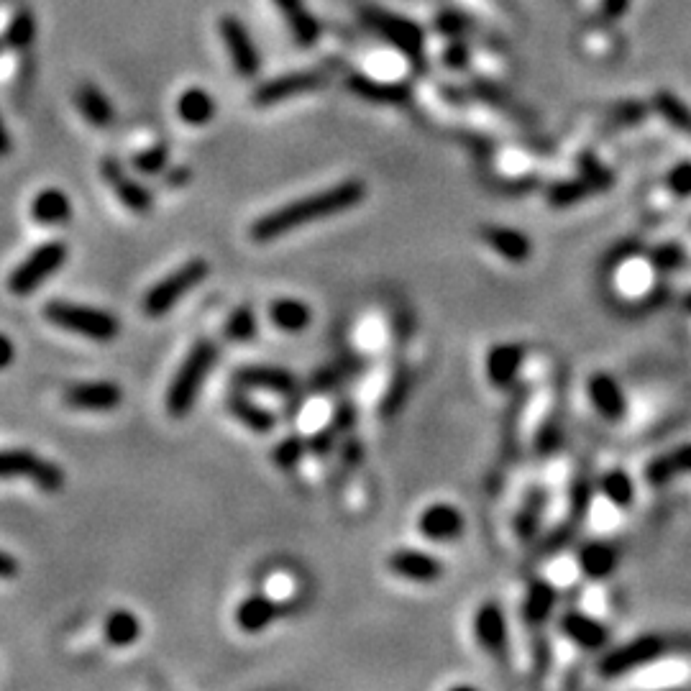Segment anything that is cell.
Wrapping results in <instances>:
<instances>
[{
  "label": "cell",
  "mask_w": 691,
  "mask_h": 691,
  "mask_svg": "<svg viewBox=\"0 0 691 691\" xmlns=\"http://www.w3.org/2000/svg\"><path fill=\"white\" fill-rule=\"evenodd\" d=\"M589 502H592V484H589L587 474H579L574 489H571V528L579 523L581 517H587Z\"/></svg>",
  "instance_id": "41"
},
{
  "label": "cell",
  "mask_w": 691,
  "mask_h": 691,
  "mask_svg": "<svg viewBox=\"0 0 691 691\" xmlns=\"http://www.w3.org/2000/svg\"><path fill=\"white\" fill-rule=\"evenodd\" d=\"M333 446H336V430L326 428V430H320V433H315V436L310 438L308 453H313V456H328Z\"/></svg>",
  "instance_id": "44"
},
{
  "label": "cell",
  "mask_w": 691,
  "mask_h": 691,
  "mask_svg": "<svg viewBox=\"0 0 691 691\" xmlns=\"http://www.w3.org/2000/svg\"><path fill=\"white\" fill-rule=\"evenodd\" d=\"M599 487H602L604 497L617 507H630V502L635 500V487L625 471H610V474H604Z\"/></svg>",
  "instance_id": "37"
},
{
  "label": "cell",
  "mask_w": 691,
  "mask_h": 691,
  "mask_svg": "<svg viewBox=\"0 0 691 691\" xmlns=\"http://www.w3.org/2000/svg\"><path fill=\"white\" fill-rule=\"evenodd\" d=\"M49 326L59 331L75 333L80 338H90L98 343H111L121 336V320L118 315L108 313L103 308H90V305H77L70 300H49L41 310Z\"/></svg>",
  "instance_id": "3"
},
{
  "label": "cell",
  "mask_w": 691,
  "mask_h": 691,
  "mask_svg": "<svg viewBox=\"0 0 691 691\" xmlns=\"http://www.w3.org/2000/svg\"><path fill=\"white\" fill-rule=\"evenodd\" d=\"M561 633L569 640H574L584 651H599L610 640V633H607L602 622L584 615V612H566L561 617Z\"/></svg>",
  "instance_id": "22"
},
{
  "label": "cell",
  "mask_w": 691,
  "mask_h": 691,
  "mask_svg": "<svg viewBox=\"0 0 691 691\" xmlns=\"http://www.w3.org/2000/svg\"><path fill=\"white\" fill-rule=\"evenodd\" d=\"M558 441H561V430L556 423H548L538 436V453H553L558 448Z\"/></svg>",
  "instance_id": "46"
},
{
  "label": "cell",
  "mask_w": 691,
  "mask_h": 691,
  "mask_svg": "<svg viewBox=\"0 0 691 691\" xmlns=\"http://www.w3.org/2000/svg\"><path fill=\"white\" fill-rule=\"evenodd\" d=\"M651 262L658 272H671V269L681 267V262H684V251H681L676 244L658 246V249L653 251Z\"/></svg>",
  "instance_id": "42"
},
{
  "label": "cell",
  "mask_w": 691,
  "mask_h": 691,
  "mask_svg": "<svg viewBox=\"0 0 691 691\" xmlns=\"http://www.w3.org/2000/svg\"><path fill=\"white\" fill-rule=\"evenodd\" d=\"M11 151H13L11 131H8L6 123H3V118H0V157H8Z\"/></svg>",
  "instance_id": "51"
},
{
  "label": "cell",
  "mask_w": 691,
  "mask_h": 691,
  "mask_svg": "<svg viewBox=\"0 0 691 691\" xmlns=\"http://www.w3.org/2000/svg\"><path fill=\"white\" fill-rule=\"evenodd\" d=\"M617 566V551L612 543L592 541L579 551V569L589 579H607Z\"/></svg>",
  "instance_id": "27"
},
{
  "label": "cell",
  "mask_w": 691,
  "mask_h": 691,
  "mask_svg": "<svg viewBox=\"0 0 691 691\" xmlns=\"http://www.w3.org/2000/svg\"><path fill=\"white\" fill-rule=\"evenodd\" d=\"M364 21L372 26L379 36H384V39L390 41L392 47L400 49L415 67H423L425 36L418 24H413V21H407V18L402 16H395V13L377 11V8L366 11Z\"/></svg>",
  "instance_id": "7"
},
{
  "label": "cell",
  "mask_w": 691,
  "mask_h": 691,
  "mask_svg": "<svg viewBox=\"0 0 691 691\" xmlns=\"http://www.w3.org/2000/svg\"><path fill=\"white\" fill-rule=\"evenodd\" d=\"M13 361H16V343L6 333H0V372H6Z\"/></svg>",
  "instance_id": "49"
},
{
  "label": "cell",
  "mask_w": 691,
  "mask_h": 691,
  "mask_svg": "<svg viewBox=\"0 0 691 691\" xmlns=\"http://www.w3.org/2000/svg\"><path fill=\"white\" fill-rule=\"evenodd\" d=\"M310 320H313V310L295 297H282L269 305V323L282 333H302L310 328Z\"/></svg>",
  "instance_id": "25"
},
{
  "label": "cell",
  "mask_w": 691,
  "mask_h": 691,
  "mask_svg": "<svg viewBox=\"0 0 691 691\" xmlns=\"http://www.w3.org/2000/svg\"><path fill=\"white\" fill-rule=\"evenodd\" d=\"M482 241L494 254H500L502 259H507L512 264H525L530 259V254H533V244H530L528 236L515 231V228L484 226Z\"/></svg>",
  "instance_id": "19"
},
{
  "label": "cell",
  "mask_w": 691,
  "mask_h": 691,
  "mask_svg": "<svg viewBox=\"0 0 691 691\" xmlns=\"http://www.w3.org/2000/svg\"><path fill=\"white\" fill-rule=\"evenodd\" d=\"M543 507H546V494L538 492V489H533L523 500V507H520L515 520V530L523 541H533L538 528H541Z\"/></svg>",
  "instance_id": "34"
},
{
  "label": "cell",
  "mask_w": 691,
  "mask_h": 691,
  "mask_svg": "<svg viewBox=\"0 0 691 691\" xmlns=\"http://www.w3.org/2000/svg\"><path fill=\"white\" fill-rule=\"evenodd\" d=\"M236 384L244 390H264L277 392V395H292L297 390V382L287 369L279 366H249L236 374Z\"/></svg>",
  "instance_id": "21"
},
{
  "label": "cell",
  "mask_w": 691,
  "mask_h": 691,
  "mask_svg": "<svg viewBox=\"0 0 691 691\" xmlns=\"http://www.w3.org/2000/svg\"><path fill=\"white\" fill-rule=\"evenodd\" d=\"M105 643L113 648H128L141 638V620L128 610H116L105 617L103 625Z\"/></svg>",
  "instance_id": "31"
},
{
  "label": "cell",
  "mask_w": 691,
  "mask_h": 691,
  "mask_svg": "<svg viewBox=\"0 0 691 691\" xmlns=\"http://www.w3.org/2000/svg\"><path fill=\"white\" fill-rule=\"evenodd\" d=\"M215 361H218V346L210 338H200L167 387L164 405H167L169 418L182 420L195 410V402L208 382V374L213 372Z\"/></svg>",
  "instance_id": "2"
},
{
  "label": "cell",
  "mask_w": 691,
  "mask_h": 691,
  "mask_svg": "<svg viewBox=\"0 0 691 691\" xmlns=\"http://www.w3.org/2000/svg\"><path fill=\"white\" fill-rule=\"evenodd\" d=\"M556 610V589L548 581H533L523 602V617L530 628H538Z\"/></svg>",
  "instance_id": "28"
},
{
  "label": "cell",
  "mask_w": 691,
  "mask_h": 691,
  "mask_svg": "<svg viewBox=\"0 0 691 691\" xmlns=\"http://www.w3.org/2000/svg\"><path fill=\"white\" fill-rule=\"evenodd\" d=\"M218 29H221L223 44H226L228 54H231L233 67L244 77L256 75V72H259V52H256L254 41H251L246 26L241 24L236 16H223Z\"/></svg>",
  "instance_id": "13"
},
{
  "label": "cell",
  "mask_w": 691,
  "mask_h": 691,
  "mask_svg": "<svg viewBox=\"0 0 691 691\" xmlns=\"http://www.w3.org/2000/svg\"><path fill=\"white\" fill-rule=\"evenodd\" d=\"M474 635L489 656L500 658V661L507 658V638L510 635H507V620L500 604L487 602L479 607L477 615H474Z\"/></svg>",
  "instance_id": "14"
},
{
  "label": "cell",
  "mask_w": 691,
  "mask_h": 691,
  "mask_svg": "<svg viewBox=\"0 0 691 691\" xmlns=\"http://www.w3.org/2000/svg\"><path fill=\"white\" fill-rule=\"evenodd\" d=\"M0 479H31L41 492L57 494L67 484V474L57 461L41 459L29 448H3L0 451Z\"/></svg>",
  "instance_id": "6"
},
{
  "label": "cell",
  "mask_w": 691,
  "mask_h": 691,
  "mask_svg": "<svg viewBox=\"0 0 691 691\" xmlns=\"http://www.w3.org/2000/svg\"><path fill=\"white\" fill-rule=\"evenodd\" d=\"M525 349L520 343H502L494 346L487 356V377L494 387H510L523 369Z\"/></svg>",
  "instance_id": "23"
},
{
  "label": "cell",
  "mask_w": 691,
  "mask_h": 691,
  "mask_svg": "<svg viewBox=\"0 0 691 691\" xmlns=\"http://www.w3.org/2000/svg\"><path fill=\"white\" fill-rule=\"evenodd\" d=\"M666 185H668V190L674 192V195H679V198H689L691 195V162L676 164V167L668 172Z\"/></svg>",
  "instance_id": "43"
},
{
  "label": "cell",
  "mask_w": 691,
  "mask_h": 691,
  "mask_svg": "<svg viewBox=\"0 0 691 691\" xmlns=\"http://www.w3.org/2000/svg\"><path fill=\"white\" fill-rule=\"evenodd\" d=\"M581 177L571 182H561V185H553L548 192V200H551L553 208H571V205L581 203L584 198L594 195V192H602L612 185V175L604 167H599L592 157H581Z\"/></svg>",
  "instance_id": "10"
},
{
  "label": "cell",
  "mask_w": 691,
  "mask_h": 691,
  "mask_svg": "<svg viewBox=\"0 0 691 691\" xmlns=\"http://www.w3.org/2000/svg\"><path fill=\"white\" fill-rule=\"evenodd\" d=\"M100 175H103L105 185L116 192L118 203H121L123 208L131 210V213L144 215L154 208L151 192L146 190L141 182H136L134 177H128V172L123 169V164L118 162L116 157H105L103 162H100Z\"/></svg>",
  "instance_id": "11"
},
{
  "label": "cell",
  "mask_w": 691,
  "mask_h": 691,
  "mask_svg": "<svg viewBox=\"0 0 691 691\" xmlns=\"http://www.w3.org/2000/svg\"><path fill=\"white\" fill-rule=\"evenodd\" d=\"M169 162V151L164 144H157V146H149V149L139 151L134 157V167L139 169L141 175H162L164 167H167Z\"/></svg>",
  "instance_id": "40"
},
{
  "label": "cell",
  "mask_w": 691,
  "mask_h": 691,
  "mask_svg": "<svg viewBox=\"0 0 691 691\" xmlns=\"http://www.w3.org/2000/svg\"><path fill=\"white\" fill-rule=\"evenodd\" d=\"M285 610V602L264 597V594H254V597L244 599V602L239 604V610H236V625L249 635L264 633L272 622H277L279 617L285 615Z\"/></svg>",
  "instance_id": "15"
},
{
  "label": "cell",
  "mask_w": 691,
  "mask_h": 691,
  "mask_svg": "<svg viewBox=\"0 0 691 691\" xmlns=\"http://www.w3.org/2000/svg\"><path fill=\"white\" fill-rule=\"evenodd\" d=\"M228 410L236 420H239L244 428H249L251 433H259V436H267L274 430V415L267 413L264 407L254 405L249 397L244 395H231L228 397Z\"/></svg>",
  "instance_id": "32"
},
{
  "label": "cell",
  "mask_w": 691,
  "mask_h": 691,
  "mask_svg": "<svg viewBox=\"0 0 691 691\" xmlns=\"http://www.w3.org/2000/svg\"><path fill=\"white\" fill-rule=\"evenodd\" d=\"M72 215H75V205L70 195L59 187H44L31 200V218L39 226H64L72 221Z\"/></svg>",
  "instance_id": "17"
},
{
  "label": "cell",
  "mask_w": 691,
  "mask_h": 691,
  "mask_svg": "<svg viewBox=\"0 0 691 691\" xmlns=\"http://www.w3.org/2000/svg\"><path fill=\"white\" fill-rule=\"evenodd\" d=\"M279 8H282V13H285L287 24H290L292 29V36H295V41L300 44V47H310V44H315L320 36V24L318 18L310 16L308 11H305V6H302V0H274Z\"/></svg>",
  "instance_id": "29"
},
{
  "label": "cell",
  "mask_w": 691,
  "mask_h": 691,
  "mask_svg": "<svg viewBox=\"0 0 691 691\" xmlns=\"http://www.w3.org/2000/svg\"><path fill=\"white\" fill-rule=\"evenodd\" d=\"M21 574V564H18V558L13 556V553L3 551L0 548V581H11L16 579V576Z\"/></svg>",
  "instance_id": "47"
},
{
  "label": "cell",
  "mask_w": 691,
  "mask_h": 691,
  "mask_svg": "<svg viewBox=\"0 0 691 691\" xmlns=\"http://www.w3.org/2000/svg\"><path fill=\"white\" fill-rule=\"evenodd\" d=\"M323 82H326L323 72H315V70L290 72V75H285V77L264 82L262 88L256 90L251 100H254V105H259V108H267V105L285 103V100L295 98V95L310 93V90L320 88Z\"/></svg>",
  "instance_id": "12"
},
{
  "label": "cell",
  "mask_w": 691,
  "mask_h": 691,
  "mask_svg": "<svg viewBox=\"0 0 691 691\" xmlns=\"http://www.w3.org/2000/svg\"><path fill=\"white\" fill-rule=\"evenodd\" d=\"M177 116L187 126H208L215 116V103L208 90L190 88L177 100Z\"/></svg>",
  "instance_id": "30"
},
{
  "label": "cell",
  "mask_w": 691,
  "mask_h": 691,
  "mask_svg": "<svg viewBox=\"0 0 691 691\" xmlns=\"http://www.w3.org/2000/svg\"><path fill=\"white\" fill-rule=\"evenodd\" d=\"M259 336V323L249 305L233 310L226 320V338L233 343H249Z\"/></svg>",
  "instance_id": "36"
},
{
  "label": "cell",
  "mask_w": 691,
  "mask_h": 691,
  "mask_svg": "<svg viewBox=\"0 0 691 691\" xmlns=\"http://www.w3.org/2000/svg\"><path fill=\"white\" fill-rule=\"evenodd\" d=\"M210 274V264L200 256L190 259V262L182 264L180 269H175L172 274H167L164 279H159L157 285L149 287V292L141 300V310H144L146 318H164L167 313L180 305L182 297L190 295L192 290H198Z\"/></svg>",
  "instance_id": "5"
},
{
  "label": "cell",
  "mask_w": 691,
  "mask_h": 691,
  "mask_svg": "<svg viewBox=\"0 0 691 691\" xmlns=\"http://www.w3.org/2000/svg\"><path fill=\"white\" fill-rule=\"evenodd\" d=\"M390 571L395 576H402L407 581H418V584H430V581L441 579L443 564L438 558L423 551H397L390 556Z\"/></svg>",
  "instance_id": "18"
},
{
  "label": "cell",
  "mask_w": 691,
  "mask_h": 691,
  "mask_svg": "<svg viewBox=\"0 0 691 691\" xmlns=\"http://www.w3.org/2000/svg\"><path fill=\"white\" fill-rule=\"evenodd\" d=\"M446 64L448 67H456V70L466 67V64H469V49L461 47V44H453V47H448L446 49Z\"/></svg>",
  "instance_id": "50"
},
{
  "label": "cell",
  "mask_w": 691,
  "mask_h": 691,
  "mask_svg": "<svg viewBox=\"0 0 691 691\" xmlns=\"http://www.w3.org/2000/svg\"><path fill=\"white\" fill-rule=\"evenodd\" d=\"M354 418H356L354 407H351V405H341L336 410V415H333L331 428L336 430V433H343V430H349L351 425H354Z\"/></svg>",
  "instance_id": "48"
},
{
  "label": "cell",
  "mask_w": 691,
  "mask_h": 691,
  "mask_svg": "<svg viewBox=\"0 0 691 691\" xmlns=\"http://www.w3.org/2000/svg\"><path fill=\"white\" fill-rule=\"evenodd\" d=\"M75 105L80 116L93 128H108L116 121V108L108 100V95L100 88H95V85H90V82L75 90Z\"/></svg>",
  "instance_id": "24"
},
{
  "label": "cell",
  "mask_w": 691,
  "mask_h": 691,
  "mask_svg": "<svg viewBox=\"0 0 691 691\" xmlns=\"http://www.w3.org/2000/svg\"><path fill=\"white\" fill-rule=\"evenodd\" d=\"M436 26L443 31V34L461 36L466 29H469V21H466L464 13H443V16L438 18Z\"/></svg>",
  "instance_id": "45"
},
{
  "label": "cell",
  "mask_w": 691,
  "mask_h": 691,
  "mask_svg": "<svg viewBox=\"0 0 691 691\" xmlns=\"http://www.w3.org/2000/svg\"><path fill=\"white\" fill-rule=\"evenodd\" d=\"M656 108L661 111V116L666 118L671 126L679 128V131H684V134L691 136V111L686 108L684 103H681L679 98H676L674 93H658L656 95Z\"/></svg>",
  "instance_id": "38"
},
{
  "label": "cell",
  "mask_w": 691,
  "mask_h": 691,
  "mask_svg": "<svg viewBox=\"0 0 691 691\" xmlns=\"http://www.w3.org/2000/svg\"><path fill=\"white\" fill-rule=\"evenodd\" d=\"M666 651V645L658 635H645V638L633 640V643L622 645L617 651H610L599 661V676L604 679H617L622 674H630L635 668L645 666V663L656 661L661 653Z\"/></svg>",
  "instance_id": "9"
},
{
  "label": "cell",
  "mask_w": 691,
  "mask_h": 691,
  "mask_svg": "<svg viewBox=\"0 0 691 691\" xmlns=\"http://www.w3.org/2000/svg\"><path fill=\"white\" fill-rule=\"evenodd\" d=\"M36 39V18L29 11H18L11 18V24L3 31V44L8 49H26L31 47Z\"/></svg>",
  "instance_id": "35"
},
{
  "label": "cell",
  "mask_w": 691,
  "mask_h": 691,
  "mask_svg": "<svg viewBox=\"0 0 691 691\" xmlns=\"http://www.w3.org/2000/svg\"><path fill=\"white\" fill-rule=\"evenodd\" d=\"M3 47H6V44H3V41H0V52H3Z\"/></svg>",
  "instance_id": "53"
},
{
  "label": "cell",
  "mask_w": 691,
  "mask_h": 691,
  "mask_svg": "<svg viewBox=\"0 0 691 691\" xmlns=\"http://www.w3.org/2000/svg\"><path fill=\"white\" fill-rule=\"evenodd\" d=\"M679 474H691V446H681L671 453H663L648 466V482L666 484Z\"/></svg>",
  "instance_id": "33"
},
{
  "label": "cell",
  "mask_w": 691,
  "mask_h": 691,
  "mask_svg": "<svg viewBox=\"0 0 691 691\" xmlns=\"http://www.w3.org/2000/svg\"><path fill=\"white\" fill-rule=\"evenodd\" d=\"M364 198V182L346 180L341 185H333L328 190H320L315 195H308V198L295 200V203L282 205V208L262 215L251 226V241H256V244H272V241L282 239V236L297 231V228H305L315 221L331 218V215L346 213V210L356 208Z\"/></svg>",
  "instance_id": "1"
},
{
  "label": "cell",
  "mask_w": 691,
  "mask_h": 691,
  "mask_svg": "<svg viewBox=\"0 0 691 691\" xmlns=\"http://www.w3.org/2000/svg\"><path fill=\"white\" fill-rule=\"evenodd\" d=\"M67 259H70V246L64 244L62 239L44 241L29 256H24V262H18L13 272L8 274V292L16 297L34 295L36 290L47 285L49 277L62 272Z\"/></svg>",
  "instance_id": "4"
},
{
  "label": "cell",
  "mask_w": 691,
  "mask_h": 691,
  "mask_svg": "<svg viewBox=\"0 0 691 691\" xmlns=\"http://www.w3.org/2000/svg\"><path fill=\"white\" fill-rule=\"evenodd\" d=\"M308 453V441L302 436H290L285 441H279V446L272 451V461L279 466V469L292 471L300 459Z\"/></svg>",
  "instance_id": "39"
},
{
  "label": "cell",
  "mask_w": 691,
  "mask_h": 691,
  "mask_svg": "<svg viewBox=\"0 0 691 691\" xmlns=\"http://www.w3.org/2000/svg\"><path fill=\"white\" fill-rule=\"evenodd\" d=\"M349 88L354 90L359 98L369 100V103H384V105H400L410 100V88L407 85H392V82H377L372 77L351 75Z\"/></svg>",
  "instance_id": "26"
},
{
  "label": "cell",
  "mask_w": 691,
  "mask_h": 691,
  "mask_svg": "<svg viewBox=\"0 0 691 691\" xmlns=\"http://www.w3.org/2000/svg\"><path fill=\"white\" fill-rule=\"evenodd\" d=\"M62 400L77 413H113L123 405V387L111 379L75 382L64 387Z\"/></svg>",
  "instance_id": "8"
},
{
  "label": "cell",
  "mask_w": 691,
  "mask_h": 691,
  "mask_svg": "<svg viewBox=\"0 0 691 691\" xmlns=\"http://www.w3.org/2000/svg\"><path fill=\"white\" fill-rule=\"evenodd\" d=\"M625 8H628V0H604V13H607L610 18L620 16Z\"/></svg>",
  "instance_id": "52"
},
{
  "label": "cell",
  "mask_w": 691,
  "mask_h": 691,
  "mask_svg": "<svg viewBox=\"0 0 691 691\" xmlns=\"http://www.w3.org/2000/svg\"><path fill=\"white\" fill-rule=\"evenodd\" d=\"M418 530L433 543L456 541L464 533V515L453 505H430L418 517Z\"/></svg>",
  "instance_id": "16"
},
{
  "label": "cell",
  "mask_w": 691,
  "mask_h": 691,
  "mask_svg": "<svg viewBox=\"0 0 691 691\" xmlns=\"http://www.w3.org/2000/svg\"><path fill=\"white\" fill-rule=\"evenodd\" d=\"M589 400L597 407V413L604 420H610V423H617L628 413V400L622 395L620 384L610 374H594L589 379Z\"/></svg>",
  "instance_id": "20"
}]
</instances>
